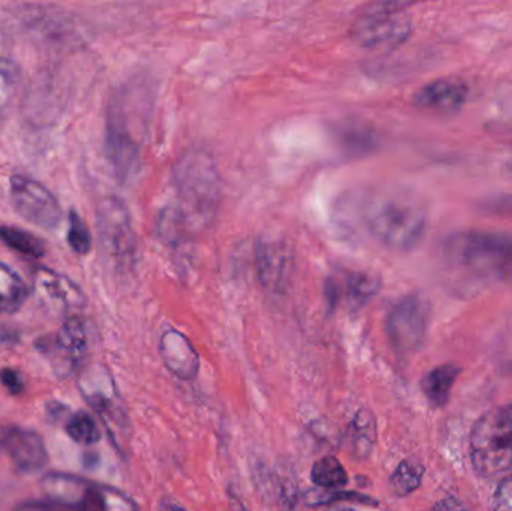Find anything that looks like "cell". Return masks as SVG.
<instances>
[{
    "instance_id": "1",
    "label": "cell",
    "mask_w": 512,
    "mask_h": 511,
    "mask_svg": "<svg viewBox=\"0 0 512 511\" xmlns=\"http://www.w3.org/2000/svg\"><path fill=\"white\" fill-rule=\"evenodd\" d=\"M363 221L373 239L385 248L408 252L417 248L426 236L429 213L414 192L385 186L364 201Z\"/></svg>"
},
{
    "instance_id": "2",
    "label": "cell",
    "mask_w": 512,
    "mask_h": 511,
    "mask_svg": "<svg viewBox=\"0 0 512 511\" xmlns=\"http://www.w3.org/2000/svg\"><path fill=\"white\" fill-rule=\"evenodd\" d=\"M173 203L194 234L212 224L222 201V180L215 159L203 149H189L173 165Z\"/></svg>"
},
{
    "instance_id": "3",
    "label": "cell",
    "mask_w": 512,
    "mask_h": 511,
    "mask_svg": "<svg viewBox=\"0 0 512 511\" xmlns=\"http://www.w3.org/2000/svg\"><path fill=\"white\" fill-rule=\"evenodd\" d=\"M442 255L451 272L478 281L512 282V236L462 231L445 240Z\"/></svg>"
},
{
    "instance_id": "4",
    "label": "cell",
    "mask_w": 512,
    "mask_h": 511,
    "mask_svg": "<svg viewBox=\"0 0 512 511\" xmlns=\"http://www.w3.org/2000/svg\"><path fill=\"white\" fill-rule=\"evenodd\" d=\"M472 467L487 479L512 477V404L487 411L471 432Z\"/></svg>"
},
{
    "instance_id": "5",
    "label": "cell",
    "mask_w": 512,
    "mask_h": 511,
    "mask_svg": "<svg viewBox=\"0 0 512 511\" xmlns=\"http://www.w3.org/2000/svg\"><path fill=\"white\" fill-rule=\"evenodd\" d=\"M41 489L48 500L77 511H138L137 504L119 489L74 474H47L42 477Z\"/></svg>"
},
{
    "instance_id": "6",
    "label": "cell",
    "mask_w": 512,
    "mask_h": 511,
    "mask_svg": "<svg viewBox=\"0 0 512 511\" xmlns=\"http://www.w3.org/2000/svg\"><path fill=\"white\" fill-rule=\"evenodd\" d=\"M406 3L370 5L352 24L351 36L364 48H396L408 41L414 24Z\"/></svg>"
},
{
    "instance_id": "7",
    "label": "cell",
    "mask_w": 512,
    "mask_h": 511,
    "mask_svg": "<svg viewBox=\"0 0 512 511\" xmlns=\"http://www.w3.org/2000/svg\"><path fill=\"white\" fill-rule=\"evenodd\" d=\"M102 249L117 269H131L137 261V236L128 207L117 197H107L98 209Z\"/></svg>"
},
{
    "instance_id": "8",
    "label": "cell",
    "mask_w": 512,
    "mask_h": 511,
    "mask_svg": "<svg viewBox=\"0 0 512 511\" xmlns=\"http://www.w3.org/2000/svg\"><path fill=\"white\" fill-rule=\"evenodd\" d=\"M430 324V305L421 294H408L397 300L388 311V339L396 353L412 354L421 350L426 342Z\"/></svg>"
},
{
    "instance_id": "9",
    "label": "cell",
    "mask_w": 512,
    "mask_h": 511,
    "mask_svg": "<svg viewBox=\"0 0 512 511\" xmlns=\"http://www.w3.org/2000/svg\"><path fill=\"white\" fill-rule=\"evenodd\" d=\"M294 264V251L288 240L267 234L256 242V276L261 287L271 296H282L288 291Z\"/></svg>"
},
{
    "instance_id": "10",
    "label": "cell",
    "mask_w": 512,
    "mask_h": 511,
    "mask_svg": "<svg viewBox=\"0 0 512 511\" xmlns=\"http://www.w3.org/2000/svg\"><path fill=\"white\" fill-rule=\"evenodd\" d=\"M11 200L15 210L30 224L54 230L62 218L56 197L36 180L24 176L11 179Z\"/></svg>"
},
{
    "instance_id": "11",
    "label": "cell",
    "mask_w": 512,
    "mask_h": 511,
    "mask_svg": "<svg viewBox=\"0 0 512 511\" xmlns=\"http://www.w3.org/2000/svg\"><path fill=\"white\" fill-rule=\"evenodd\" d=\"M0 452L23 474H36L48 464V450L41 435L8 426L0 431Z\"/></svg>"
},
{
    "instance_id": "12",
    "label": "cell",
    "mask_w": 512,
    "mask_h": 511,
    "mask_svg": "<svg viewBox=\"0 0 512 511\" xmlns=\"http://www.w3.org/2000/svg\"><path fill=\"white\" fill-rule=\"evenodd\" d=\"M469 95V84L462 78H436L415 92L414 105L429 113L451 116L465 107Z\"/></svg>"
},
{
    "instance_id": "13",
    "label": "cell",
    "mask_w": 512,
    "mask_h": 511,
    "mask_svg": "<svg viewBox=\"0 0 512 511\" xmlns=\"http://www.w3.org/2000/svg\"><path fill=\"white\" fill-rule=\"evenodd\" d=\"M107 155L120 182H128L140 170V143L135 140L128 123L114 114L107 132Z\"/></svg>"
},
{
    "instance_id": "14",
    "label": "cell",
    "mask_w": 512,
    "mask_h": 511,
    "mask_svg": "<svg viewBox=\"0 0 512 511\" xmlns=\"http://www.w3.org/2000/svg\"><path fill=\"white\" fill-rule=\"evenodd\" d=\"M159 354L165 368L182 381H191L200 372V356L183 333L168 329L159 341Z\"/></svg>"
},
{
    "instance_id": "15",
    "label": "cell",
    "mask_w": 512,
    "mask_h": 511,
    "mask_svg": "<svg viewBox=\"0 0 512 511\" xmlns=\"http://www.w3.org/2000/svg\"><path fill=\"white\" fill-rule=\"evenodd\" d=\"M81 392L84 393L93 410L104 419L105 423L116 425L117 429L125 431L128 419H126L125 410L120 402L119 393L116 392V387L110 377L87 384V387H84Z\"/></svg>"
},
{
    "instance_id": "16",
    "label": "cell",
    "mask_w": 512,
    "mask_h": 511,
    "mask_svg": "<svg viewBox=\"0 0 512 511\" xmlns=\"http://www.w3.org/2000/svg\"><path fill=\"white\" fill-rule=\"evenodd\" d=\"M378 428L369 408H360L352 417L345 434V449L355 461H366L376 446Z\"/></svg>"
},
{
    "instance_id": "17",
    "label": "cell",
    "mask_w": 512,
    "mask_h": 511,
    "mask_svg": "<svg viewBox=\"0 0 512 511\" xmlns=\"http://www.w3.org/2000/svg\"><path fill=\"white\" fill-rule=\"evenodd\" d=\"M54 345L71 368L77 366L87 350V333L83 321L77 317L68 318L60 327Z\"/></svg>"
},
{
    "instance_id": "18",
    "label": "cell",
    "mask_w": 512,
    "mask_h": 511,
    "mask_svg": "<svg viewBox=\"0 0 512 511\" xmlns=\"http://www.w3.org/2000/svg\"><path fill=\"white\" fill-rule=\"evenodd\" d=\"M460 369L456 365L436 366L424 375L421 389L432 407L442 408L450 401L451 390L459 378Z\"/></svg>"
},
{
    "instance_id": "19",
    "label": "cell",
    "mask_w": 512,
    "mask_h": 511,
    "mask_svg": "<svg viewBox=\"0 0 512 511\" xmlns=\"http://www.w3.org/2000/svg\"><path fill=\"white\" fill-rule=\"evenodd\" d=\"M381 278L375 273L351 272L345 279V299L352 312L369 305L381 290Z\"/></svg>"
},
{
    "instance_id": "20",
    "label": "cell",
    "mask_w": 512,
    "mask_h": 511,
    "mask_svg": "<svg viewBox=\"0 0 512 511\" xmlns=\"http://www.w3.org/2000/svg\"><path fill=\"white\" fill-rule=\"evenodd\" d=\"M36 276H38L39 287L50 299L62 303L66 308H81L83 306V294L78 290L77 285L65 276L48 269L39 270Z\"/></svg>"
},
{
    "instance_id": "21",
    "label": "cell",
    "mask_w": 512,
    "mask_h": 511,
    "mask_svg": "<svg viewBox=\"0 0 512 511\" xmlns=\"http://www.w3.org/2000/svg\"><path fill=\"white\" fill-rule=\"evenodd\" d=\"M27 299V287L17 272L0 263V315L14 314Z\"/></svg>"
},
{
    "instance_id": "22",
    "label": "cell",
    "mask_w": 512,
    "mask_h": 511,
    "mask_svg": "<svg viewBox=\"0 0 512 511\" xmlns=\"http://www.w3.org/2000/svg\"><path fill=\"white\" fill-rule=\"evenodd\" d=\"M310 480L316 488L340 489L349 483L348 473L334 456H324L315 462L310 471Z\"/></svg>"
},
{
    "instance_id": "23",
    "label": "cell",
    "mask_w": 512,
    "mask_h": 511,
    "mask_svg": "<svg viewBox=\"0 0 512 511\" xmlns=\"http://www.w3.org/2000/svg\"><path fill=\"white\" fill-rule=\"evenodd\" d=\"M424 467L421 462L406 459L397 465L390 477V489L397 498L409 497L421 486Z\"/></svg>"
},
{
    "instance_id": "24",
    "label": "cell",
    "mask_w": 512,
    "mask_h": 511,
    "mask_svg": "<svg viewBox=\"0 0 512 511\" xmlns=\"http://www.w3.org/2000/svg\"><path fill=\"white\" fill-rule=\"evenodd\" d=\"M304 504L307 507L333 506L337 503H357L366 506H378V501L369 495L354 491H340V489H309L303 495Z\"/></svg>"
},
{
    "instance_id": "25",
    "label": "cell",
    "mask_w": 512,
    "mask_h": 511,
    "mask_svg": "<svg viewBox=\"0 0 512 511\" xmlns=\"http://www.w3.org/2000/svg\"><path fill=\"white\" fill-rule=\"evenodd\" d=\"M0 240L9 248L14 249L24 257L42 258L45 255V246L38 237L27 231L15 227H0Z\"/></svg>"
},
{
    "instance_id": "26",
    "label": "cell",
    "mask_w": 512,
    "mask_h": 511,
    "mask_svg": "<svg viewBox=\"0 0 512 511\" xmlns=\"http://www.w3.org/2000/svg\"><path fill=\"white\" fill-rule=\"evenodd\" d=\"M66 434L81 446H95L101 441V429L90 414L78 411L66 422Z\"/></svg>"
},
{
    "instance_id": "27",
    "label": "cell",
    "mask_w": 512,
    "mask_h": 511,
    "mask_svg": "<svg viewBox=\"0 0 512 511\" xmlns=\"http://www.w3.org/2000/svg\"><path fill=\"white\" fill-rule=\"evenodd\" d=\"M68 243L72 251L78 255L89 254L90 249H92V234H90L86 222L81 219L77 212L69 213Z\"/></svg>"
},
{
    "instance_id": "28",
    "label": "cell",
    "mask_w": 512,
    "mask_h": 511,
    "mask_svg": "<svg viewBox=\"0 0 512 511\" xmlns=\"http://www.w3.org/2000/svg\"><path fill=\"white\" fill-rule=\"evenodd\" d=\"M492 511H512V477L502 480L492 500Z\"/></svg>"
},
{
    "instance_id": "29",
    "label": "cell",
    "mask_w": 512,
    "mask_h": 511,
    "mask_svg": "<svg viewBox=\"0 0 512 511\" xmlns=\"http://www.w3.org/2000/svg\"><path fill=\"white\" fill-rule=\"evenodd\" d=\"M0 383L11 395H20L24 390V381L21 375L14 369H2L0 371Z\"/></svg>"
},
{
    "instance_id": "30",
    "label": "cell",
    "mask_w": 512,
    "mask_h": 511,
    "mask_svg": "<svg viewBox=\"0 0 512 511\" xmlns=\"http://www.w3.org/2000/svg\"><path fill=\"white\" fill-rule=\"evenodd\" d=\"M14 511H77L54 501H27L15 507Z\"/></svg>"
},
{
    "instance_id": "31",
    "label": "cell",
    "mask_w": 512,
    "mask_h": 511,
    "mask_svg": "<svg viewBox=\"0 0 512 511\" xmlns=\"http://www.w3.org/2000/svg\"><path fill=\"white\" fill-rule=\"evenodd\" d=\"M159 511H188L185 507L180 506L179 503H176L174 500H170V498H164L159 504Z\"/></svg>"
},
{
    "instance_id": "32",
    "label": "cell",
    "mask_w": 512,
    "mask_h": 511,
    "mask_svg": "<svg viewBox=\"0 0 512 511\" xmlns=\"http://www.w3.org/2000/svg\"><path fill=\"white\" fill-rule=\"evenodd\" d=\"M438 511H462L460 510L459 504L456 500H445L442 501L438 506Z\"/></svg>"
},
{
    "instance_id": "33",
    "label": "cell",
    "mask_w": 512,
    "mask_h": 511,
    "mask_svg": "<svg viewBox=\"0 0 512 511\" xmlns=\"http://www.w3.org/2000/svg\"><path fill=\"white\" fill-rule=\"evenodd\" d=\"M331 511H358V510H352V509H337V510H331Z\"/></svg>"
}]
</instances>
